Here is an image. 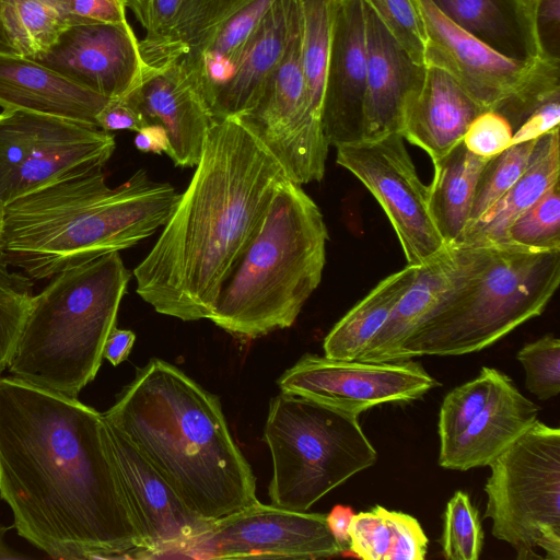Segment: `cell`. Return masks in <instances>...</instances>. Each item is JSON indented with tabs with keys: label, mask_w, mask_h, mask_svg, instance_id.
<instances>
[{
	"label": "cell",
	"mask_w": 560,
	"mask_h": 560,
	"mask_svg": "<svg viewBox=\"0 0 560 560\" xmlns=\"http://www.w3.org/2000/svg\"><path fill=\"white\" fill-rule=\"evenodd\" d=\"M560 179L559 128L541 136L530 161L513 186L478 220L468 224L453 246L501 244L511 224Z\"/></svg>",
	"instance_id": "obj_27"
},
{
	"label": "cell",
	"mask_w": 560,
	"mask_h": 560,
	"mask_svg": "<svg viewBox=\"0 0 560 560\" xmlns=\"http://www.w3.org/2000/svg\"><path fill=\"white\" fill-rule=\"evenodd\" d=\"M527 389L539 400L560 393V340L551 334L526 343L517 353Z\"/></svg>",
	"instance_id": "obj_38"
},
{
	"label": "cell",
	"mask_w": 560,
	"mask_h": 560,
	"mask_svg": "<svg viewBox=\"0 0 560 560\" xmlns=\"http://www.w3.org/2000/svg\"><path fill=\"white\" fill-rule=\"evenodd\" d=\"M560 96L553 97L537 107L514 131L512 143L539 139L559 128Z\"/></svg>",
	"instance_id": "obj_45"
},
{
	"label": "cell",
	"mask_w": 560,
	"mask_h": 560,
	"mask_svg": "<svg viewBox=\"0 0 560 560\" xmlns=\"http://www.w3.org/2000/svg\"><path fill=\"white\" fill-rule=\"evenodd\" d=\"M365 28L362 0H340L334 21L322 126L335 148L364 140Z\"/></svg>",
	"instance_id": "obj_19"
},
{
	"label": "cell",
	"mask_w": 560,
	"mask_h": 560,
	"mask_svg": "<svg viewBox=\"0 0 560 560\" xmlns=\"http://www.w3.org/2000/svg\"><path fill=\"white\" fill-rule=\"evenodd\" d=\"M503 243L532 250H560V180L511 224Z\"/></svg>",
	"instance_id": "obj_33"
},
{
	"label": "cell",
	"mask_w": 560,
	"mask_h": 560,
	"mask_svg": "<svg viewBox=\"0 0 560 560\" xmlns=\"http://www.w3.org/2000/svg\"><path fill=\"white\" fill-rule=\"evenodd\" d=\"M130 277L115 252L50 278L32 296L11 376L78 398L101 368Z\"/></svg>",
	"instance_id": "obj_6"
},
{
	"label": "cell",
	"mask_w": 560,
	"mask_h": 560,
	"mask_svg": "<svg viewBox=\"0 0 560 560\" xmlns=\"http://www.w3.org/2000/svg\"><path fill=\"white\" fill-rule=\"evenodd\" d=\"M128 21L72 23L36 60L107 98L128 95L142 81L144 63Z\"/></svg>",
	"instance_id": "obj_18"
},
{
	"label": "cell",
	"mask_w": 560,
	"mask_h": 560,
	"mask_svg": "<svg viewBox=\"0 0 560 560\" xmlns=\"http://www.w3.org/2000/svg\"><path fill=\"white\" fill-rule=\"evenodd\" d=\"M536 27L545 52L550 57L560 59V0L538 1Z\"/></svg>",
	"instance_id": "obj_47"
},
{
	"label": "cell",
	"mask_w": 560,
	"mask_h": 560,
	"mask_svg": "<svg viewBox=\"0 0 560 560\" xmlns=\"http://www.w3.org/2000/svg\"><path fill=\"white\" fill-rule=\"evenodd\" d=\"M98 128L105 131H139L147 125L140 112L124 96L110 98L96 116Z\"/></svg>",
	"instance_id": "obj_46"
},
{
	"label": "cell",
	"mask_w": 560,
	"mask_h": 560,
	"mask_svg": "<svg viewBox=\"0 0 560 560\" xmlns=\"http://www.w3.org/2000/svg\"><path fill=\"white\" fill-rule=\"evenodd\" d=\"M135 147L144 153H168L170 140L166 130L156 124H149L136 132Z\"/></svg>",
	"instance_id": "obj_49"
},
{
	"label": "cell",
	"mask_w": 560,
	"mask_h": 560,
	"mask_svg": "<svg viewBox=\"0 0 560 560\" xmlns=\"http://www.w3.org/2000/svg\"><path fill=\"white\" fill-rule=\"evenodd\" d=\"M127 7L133 12L138 19L142 12L145 0H126Z\"/></svg>",
	"instance_id": "obj_53"
},
{
	"label": "cell",
	"mask_w": 560,
	"mask_h": 560,
	"mask_svg": "<svg viewBox=\"0 0 560 560\" xmlns=\"http://www.w3.org/2000/svg\"><path fill=\"white\" fill-rule=\"evenodd\" d=\"M0 497L18 534L51 558H147L103 413L14 376H0Z\"/></svg>",
	"instance_id": "obj_1"
},
{
	"label": "cell",
	"mask_w": 560,
	"mask_h": 560,
	"mask_svg": "<svg viewBox=\"0 0 560 560\" xmlns=\"http://www.w3.org/2000/svg\"><path fill=\"white\" fill-rule=\"evenodd\" d=\"M147 125L162 126L170 140L167 155L175 166H196L213 121L209 108L175 60L149 67L141 83L125 96Z\"/></svg>",
	"instance_id": "obj_20"
},
{
	"label": "cell",
	"mask_w": 560,
	"mask_h": 560,
	"mask_svg": "<svg viewBox=\"0 0 560 560\" xmlns=\"http://www.w3.org/2000/svg\"><path fill=\"white\" fill-rule=\"evenodd\" d=\"M275 0H189L160 49L176 60L208 108L235 72L242 50Z\"/></svg>",
	"instance_id": "obj_15"
},
{
	"label": "cell",
	"mask_w": 560,
	"mask_h": 560,
	"mask_svg": "<svg viewBox=\"0 0 560 560\" xmlns=\"http://www.w3.org/2000/svg\"><path fill=\"white\" fill-rule=\"evenodd\" d=\"M285 178L279 162L237 119L213 120L189 185L133 269L138 295L162 315L209 319L223 282Z\"/></svg>",
	"instance_id": "obj_2"
},
{
	"label": "cell",
	"mask_w": 560,
	"mask_h": 560,
	"mask_svg": "<svg viewBox=\"0 0 560 560\" xmlns=\"http://www.w3.org/2000/svg\"><path fill=\"white\" fill-rule=\"evenodd\" d=\"M485 518L517 559L560 560V430L536 420L490 464Z\"/></svg>",
	"instance_id": "obj_9"
},
{
	"label": "cell",
	"mask_w": 560,
	"mask_h": 560,
	"mask_svg": "<svg viewBox=\"0 0 560 560\" xmlns=\"http://www.w3.org/2000/svg\"><path fill=\"white\" fill-rule=\"evenodd\" d=\"M490 159L471 153L462 140L432 162L434 172L428 186V206L447 246L456 243L469 221L478 179Z\"/></svg>",
	"instance_id": "obj_28"
},
{
	"label": "cell",
	"mask_w": 560,
	"mask_h": 560,
	"mask_svg": "<svg viewBox=\"0 0 560 560\" xmlns=\"http://www.w3.org/2000/svg\"><path fill=\"white\" fill-rule=\"evenodd\" d=\"M177 199L144 170L115 188L103 170L46 185L3 206L0 261L32 280L50 279L151 236Z\"/></svg>",
	"instance_id": "obj_4"
},
{
	"label": "cell",
	"mask_w": 560,
	"mask_h": 560,
	"mask_svg": "<svg viewBox=\"0 0 560 560\" xmlns=\"http://www.w3.org/2000/svg\"><path fill=\"white\" fill-rule=\"evenodd\" d=\"M282 393L359 416L384 404L410 402L440 386L419 362H364L304 354L277 381Z\"/></svg>",
	"instance_id": "obj_16"
},
{
	"label": "cell",
	"mask_w": 560,
	"mask_h": 560,
	"mask_svg": "<svg viewBox=\"0 0 560 560\" xmlns=\"http://www.w3.org/2000/svg\"><path fill=\"white\" fill-rule=\"evenodd\" d=\"M493 368L483 366L478 376L446 394L438 423L440 447L463 433L487 404Z\"/></svg>",
	"instance_id": "obj_36"
},
{
	"label": "cell",
	"mask_w": 560,
	"mask_h": 560,
	"mask_svg": "<svg viewBox=\"0 0 560 560\" xmlns=\"http://www.w3.org/2000/svg\"><path fill=\"white\" fill-rule=\"evenodd\" d=\"M348 549L363 560H385L389 548V533L380 511L354 514L348 530Z\"/></svg>",
	"instance_id": "obj_42"
},
{
	"label": "cell",
	"mask_w": 560,
	"mask_h": 560,
	"mask_svg": "<svg viewBox=\"0 0 560 560\" xmlns=\"http://www.w3.org/2000/svg\"><path fill=\"white\" fill-rule=\"evenodd\" d=\"M32 279L0 261V374L8 369L33 296Z\"/></svg>",
	"instance_id": "obj_37"
},
{
	"label": "cell",
	"mask_w": 560,
	"mask_h": 560,
	"mask_svg": "<svg viewBox=\"0 0 560 560\" xmlns=\"http://www.w3.org/2000/svg\"><path fill=\"white\" fill-rule=\"evenodd\" d=\"M0 55H13L12 49L10 48L8 40L5 38L3 27L0 21Z\"/></svg>",
	"instance_id": "obj_52"
},
{
	"label": "cell",
	"mask_w": 560,
	"mask_h": 560,
	"mask_svg": "<svg viewBox=\"0 0 560 560\" xmlns=\"http://www.w3.org/2000/svg\"><path fill=\"white\" fill-rule=\"evenodd\" d=\"M537 140L512 143L489 160L479 176L467 225L478 220L521 177L529 164Z\"/></svg>",
	"instance_id": "obj_34"
},
{
	"label": "cell",
	"mask_w": 560,
	"mask_h": 560,
	"mask_svg": "<svg viewBox=\"0 0 560 560\" xmlns=\"http://www.w3.org/2000/svg\"><path fill=\"white\" fill-rule=\"evenodd\" d=\"M207 521L256 501V478L221 401L179 368L151 359L103 413Z\"/></svg>",
	"instance_id": "obj_3"
},
{
	"label": "cell",
	"mask_w": 560,
	"mask_h": 560,
	"mask_svg": "<svg viewBox=\"0 0 560 560\" xmlns=\"http://www.w3.org/2000/svg\"><path fill=\"white\" fill-rule=\"evenodd\" d=\"M363 9L366 61L364 140H374L400 131L405 103L421 84L425 67L409 56L364 1Z\"/></svg>",
	"instance_id": "obj_22"
},
{
	"label": "cell",
	"mask_w": 560,
	"mask_h": 560,
	"mask_svg": "<svg viewBox=\"0 0 560 560\" xmlns=\"http://www.w3.org/2000/svg\"><path fill=\"white\" fill-rule=\"evenodd\" d=\"M188 2L189 0H145L137 19L145 30V37L139 43L144 63L167 39Z\"/></svg>",
	"instance_id": "obj_40"
},
{
	"label": "cell",
	"mask_w": 560,
	"mask_h": 560,
	"mask_svg": "<svg viewBox=\"0 0 560 560\" xmlns=\"http://www.w3.org/2000/svg\"><path fill=\"white\" fill-rule=\"evenodd\" d=\"M136 335L129 329L113 328L105 342L103 357L112 365L117 366L126 361L131 352Z\"/></svg>",
	"instance_id": "obj_48"
},
{
	"label": "cell",
	"mask_w": 560,
	"mask_h": 560,
	"mask_svg": "<svg viewBox=\"0 0 560 560\" xmlns=\"http://www.w3.org/2000/svg\"><path fill=\"white\" fill-rule=\"evenodd\" d=\"M299 15V0H275L245 44L234 74L213 97V120L236 118L253 105L280 62Z\"/></svg>",
	"instance_id": "obj_26"
},
{
	"label": "cell",
	"mask_w": 560,
	"mask_h": 560,
	"mask_svg": "<svg viewBox=\"0 0 560 560\" xmlns=\"http://www.w3.org/2000/svg\"><path fill=\"white\" fill-rule=\"evenodd\" d=\"M418 4L427 35L424 66L448 72L513 131L541 104L560 96V59L509 57L454 24L431 0Z\"/></svg>",
	"instance_id": "obj_10"
},
{
	"label": "cell",
	"mask_w": 560,
	"mask_h": 560,
	"mask_svg": "<svg viewBox=\"0 0 560 560\" xmlns=\"http://www.w3.org/2000/svg\"><path fill=\"white\" fill-rule=\"evenodd\" d=\"M380 511L389 533L385 560H423L429 540L419 522L409 514L381 505Z\"/></svg>",
	"instance_id": "obj_41"
},
{
	"label": "cell",
	"mask_w": 560,
	"mask_h": 560,
	"mask_svg": "<svg viewBox=\"0 0 560 560\" xmlns=\"http://www.w3.org/2000/svg\"><path fill=\"white\" fill-rule=\"evenodd\" d=\"M339 1L299 0L302 25V67L308 108L312 119L320 126L332 27Z\"/></svg>",
	"instance_id": "obj_32"
},
{
	"label": "cell",
	"mask_w": 560,
	"mask_h": 560,
	"mask_svg": "<svg viewBox=\"0 0 560 560\" xmlns=\"http://www.w3.org/2000/svg\"><path fill=\"white\" fill-rule=\"evenodd\" d=\"M2 218H3V205L0 201V232H1V226H2Z\"/></svg>",
	"instance_id": "obj_54"
},
{
	"label": "cell",
	"mask_w": 560,
	"mask_h": 560,
	"mask_svg": "<svg viewBox=\"0 0 560 560\" xmlns=\"http://www.w3.org/2000/svg\"><path fill=\"white\" fill-rule=\"evenodd\" d=\"M116 148L98 127L55 116L0 113V201L46 185L103 170Z\"/></svg>",
	"instance_id": "obj_11"
},
{
	"label": "cell",
	"mask_w": 560,
	"mask_h": 560,
	"mask_svg": "<svg viewBox=\"0 0 560 560\" xmlns=\"http://www.w3.org/2000/svg\"><path fill=\"white\" fill-rule=\"evenodd\" d=\"M538 410L506 374L494 369L486 406L463 433L440 447L439 465L458 471L489 466L537 420Z\"/></svg>",
	"instance_id": "obj_23"
},
{
	"label": "cell",
	"mask_w": 560,
	"mask_h": 560,
	"mask_svg": "<svg viewBox=\"0 0 560 560\" xmlns=\"http://www.w3.org/2000/svg\"><path fill=\"white\" fill-rule=\"evenodd\" d=\"M441 546L447 560H477L481 555L483 530L479 513L462 490L456 491L446 504Z\"/></svg>",
	"instance_id": "obj_35"
},
{
	"label": "cell",
	"mask_w": 560,
	"mask_h": 560,
	"mask_svg": "<svg viewBox=\"0 0 560 560\" xmlns=\"http://www.w3.org/2000/svg\"><path fill=\"white\" fill-rule=\"evenodd\" d=\"M560 282V250L487 246L478 268L401 345L397 361L488 348L539 316Z\"/></svg>",
	"instance_id": "obj_7"
},
{
	"label": "cell",
	"mask_w": 560,
	"mask_h": 560,
	"mask_svg": "<svg viewBox=\"0 0 560 560\" xmlns=\"http://www.w3.org/2000/svg\"><path fill=\"white\" fill-rule=\"evenodd\" d=\"M346 549L326 514L255 503L211 522L180 555L195 559H320Z\"/></svg>",
	"instance_id": "obj_14"
},
{
	"label": "cell",
	"mask_w": 560,
	"mask_h": 560,
	"mask_svg": "<svg viewBox=\"0 0 560 560\" xmlns=\"http://www.w3.org/2000/svg\"><path fill=\"white\" fill-rule=\"evenodd\" d=\"M336 149L337 164L366 187L387 215L408 265L429 264L450 247L431 218L428 186L399 132Z\"/></svg>",
	"instance_id": "obj_13"
},
{
	"label": "cell",
	"mask_w": 560,
	"mask_h": 560,
	"mask_svg": "<svg viewBox=\"0 0 560 560\" xmlns=\"http://www.w3.org/2000/svg\"><path fill=\"white\" fill-rule=\"evenodd\" d=\"M418 269L419 266L407 264L381 280L334 325L324 339V355L336 360H355L411 287Z\"/></svg>",
	"instance_id": "obj_29"
},
{
	"label": "cell",
	"mask_w": 560,
	"mask_h": 560,
	"mask_svg": "<svg viewBox=\"0 0 560 560\" xmlns=\"http://www.w3.org/2000/svg\"><path fill=\"white\" fill-rule=\"evenodd\" d=\"M486 254L487 247L450 246L431 262L419 266L411 287L355 360L397 361L400 347L409 335L468 279Z\"/></svg>",
	"instance_id": "obj_21"
},
{
	"label": "cell",
	"mask_w": 560,
	"mask_h": 560,
	"mask_svg": "<svg viewBox=\"0 0 560 560\" xmlns=\"http://www.w3.org/2000/svg\"><path fill=\"white\" fill-rule=\"evenodd\" d=\"M513 131L499 113L485 110L468 126L463 143L474 154L492 158L512 144Z\"/></svg>",
	"instance_id": "obj_43"
},
{
	"label": "cell",
	"mask_w": 560,
	"mask_h": 560,
	"mask_svg": "<svg viewBox=\"0 0 560 560\" xmlns=\"http://www.w3.org/2000/svg\"><path fill=\"white\" fill-rule=\"evenodd\" d=\"M301 12L284 54L253 105L237 119L299 185L319 182L329 144L310 114L302 67Z\"/></svg>",
	"instance_id": "obj_12"
},
{
	"label": "cell",
	"mask_w": 560,
	"mask_h": 560,
	"mask_svg": "<svg viewBox=\"0 0 560 560\" xmlns=\"http://www.w3.org/2000/svg\"><path fill=\"white\" fill-rule=\"evenodd\" d=\"M0 21L14 56L37 59L70 25L66 0H0Z\"/></svg>",
	"instance_id": "obj_31"
},
{
	"label": "cell",
	"mask_w": 560,
	"mask_h": 560,
	"mask_svg": "<svg viewBox=\"0 0 560 560\" xmlns=\"http://www.w3.org/2000/svg\"><path fill=\"white\" fill-rule=\"evenodd\" d=\"M72 23H124L127 22L126 0H66Z\"/></svg>",
	"instance_id": "obj_44"
},
{
	"label": "cell",
	"mask_w": 560,
	"mask_h": 560,
	"mask_svg": "<svg viewBox=\"0 0 560 560\" xmlns=\"http://www.w3.org/2000/svg\"><path fill=\"white\" fill-rule=\"evenodd\" d=\"M328 231L315 201L285 178L223 282L209 319L244 340L288 328L322 281Z\"/></svg>",
	"instance_id": "obj_5"
},
{
	"label": "cell",
	"mask_w": 560,
	"mask_h": 560,
	"mask_svg": "<svg viewBox=\"0 0 560 560\" xmlns=\"http://www.w3.org/2000/svg\"><path fill=\"white\" fill-rule=\"evenodd\" d=\"M454 24L498 51L526 59L517 0H431Z\"/></svg>",
	"instance_id": "obj_30"
},
{
	"label": "cell",
	"mask_w": 560,
	"mask_h": 560,
	"mask_svg": "<svg viewBox=\"0 0 560 560\" xmlns=\"http://www.w3.org/2000/svg\"><path fill=\"white\" fill-rule=\"evenodd\" d=\"M419 88L407 98L399 133L432 162L457 145L485 109L445 70L424 66Z\"/></svg>",
	"instance_id": "obj_24"
},
{
	"label": "cell",
	"mask_w": 560,
	"mask_h": 560,
	"mask_svg": "<svg viewBox=\"0 0 560 560\" xmlns=\"http://www.w3.org/2000/svg\"><path fill=\"white\" fill-rule=\"evenodd\" d=\"M104 439L144 542L147 558L172 552L180 555L212 521L191 511L145 457L105 418Z\"/></svg>",
	"instance_id": "obj_17"
},
{
	"label": "cell",
	"mask_w": 560,
	"mask_h": 560,
	"mask_svg": "<svg viewBox=\"0 0 560 560\" xmlns=\"http://www.w3.org/2000/svg\"><path fill=\"white\" fill-rule=\"evenodd\" d=\"M109 98L90 91L40 62L0 55V107L97 126Z\"/></svg>",
	"instance_id": "obj_25"
},
{
	"label": "cell",
	"mask_w": 560,
	"mask_h": 560,
	"mask_svg": "<svg viewBox=\"0 0 560 560\" xmlns=\"http://www.w3.org/2000/svg\"><path fill=\"white\" fill-rule=\"evenodd\" d=\"M409 56L424 66L427 35L418 0H363Z\"/></svg>",
	"instance_id": "obj_39"
},
{
	"label": "cell",
	"mask_w": 560,
	"mask_h": 560,
	"mask_svg": "<svg viewBox=\"0 0 560 560\" xmlns=\"http://www.w3.org/2000/svg\"><path fill=\"white\" fill-rule=\"evenodd\" d=\"M354 512L350 506L337 504L331 511L326 514V522L328 528L336 540L345 548H348L349 542V526Z\"/></svg>",
	"instance_id": "obj_50"
},
{
	"label": "cell",
	"mask_w": 560,
	"mask_h": 560,
	"mask_svg": "<svg viewBox=\"0 0 560 560\" xmlns=\"http://www.w3.org/2000/svg\"><path fill=\"white\" fill-rule=\"evenodd\" d=\"M358 417L282 392L270 400L262 440L272 460L271 504L306 512L375 464L376 450Z\"/></svg>",
	"instance_id": "obj_8"
},
{
	"label": "cell",
	"mask_w": 560,
	"mask_h": 560,
	"mask_svg": "<svg viewBox=\"0 0 560 560\" xmlns=\"http://www.w3.org/2000/svg\"><path fill=\"white\" fill-rule=\"evenodd\" d=\"M11 527L0 525V559H18L23 558V556H20L15 552H13L4 542V536L5 533Z\"/></svg>",
	"instance_id": "obj_51"
}]
</instances>
